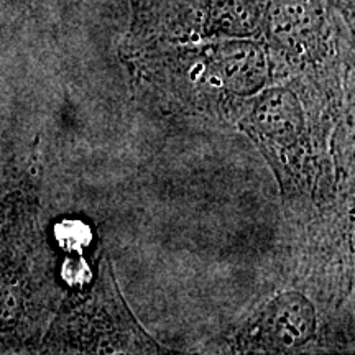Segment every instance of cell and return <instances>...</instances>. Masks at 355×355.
Masks as SVG:
<instances>
[{
    "instance_id": "obj_1",
    "label": "cell",
    "mask_w": 355,
    "mask_h": 355,
    "mask_svg": "<svg viewBox=\"0 0 355 355\" xmlns=\"http://www.w3.org/2000/svg\"><path fill=\"white\" fill-rule=\"evenodd\" d=\"M314 311L309 301L301 295L279 296L272 304L266 319V329L282 347H300L314 334Z\"/></svg>"
},
{
    "instance_id": "obj_2",
    "label": "cell",
    "mask_w": 355,
    "mask_h": 355,
    "mask_svg": "<svg viewBox=\"0 0 355 355\" xmlns=\"http://www.w3.org/2000/svg\"><path fill=\"white\" fill-rule=\"evenodd\" d=\"M254 121L259 130L278 144L288 145L298 139L303 128L300 102L286 89L266 92L255 107Z\"/></svg>"
},
{
    "instance_id": "obj_3",
    "label": "cell",
    "mask_w": 355,
    "mask_h": 355,
    "mask_svg": "<svg viewBox=\"0 0 355 355\" xmlns=\"http://www.w3.org/2000/svg\"><path fill=\"white\" fill-rule=\"evenodd\" d=\"M220 76L234 92L252 94L265 83L263 58L248 44L229 50L220 61Z\"/></svg>"
}]
</instances>
